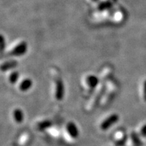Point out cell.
I'll return each mask as SVG.
<instances>
[{
    "label": "cell",
    "mask_w": 146,
    "mask_h": 146,
    "mask_svg": "<svg viewBox=\"0 0 146 146\" xmlns=\"http://www.w3.org/2000/svg\"><path fill=\"white\" fill-rule=\"evenodd\" d=\"M118 120H119V116L116 113H112L101 122L100 125V129L102 131H107L115 124L117 123Z\"/></svg>",
    "instance_id": "1"
},
{
    "label": "cell",
    "mask_w": 146,
    "mask_h": 146,
    "mask_svg": "<svg viewBox=\"0 0 146 146\" xmlns=\"http://www.w3.org/2000/svg\"><path fill=\"white\" fill-rule=\"evenodd\" d=\"M66 132L68 135L72 139H76L79 136V131L78 128L74 123L72 121L68 122L66 123L65 127Z\"/></svg>",
    "instance_id": "2"
},
{
    "label": "cell",
    "mask_w": 146,
    "mask_h": 146,
    "mask_svg": "<svg viewBox=\"0 0 146 146\" xmlns=\"http://www.w3.org/2000/svg\"><path fill=\"white\" fill-rule=\"evenodd\" d=\"M27 45L25 41H22L19 44H18L16 47H14L11 52L9 53L10 56H23L27 51Z\"/></svg>",
    "instance_id": "3"
},
{
    "label": "cell",
    "mask_w": 146,
    "mask_h": 146,
    "mask_svg": "<svg viewBox=\"0 0 146 146\" xmlns=\"http://www.w3.org/2000/svg\"><path fill=\"white\" fill-rule=\"evenodd\" d=\"M64 87L63 82L61 79H58L56 81V89H55V98L58 101H61L64 98Z\"/></svg>",
    "instance_id": "4"
},
{
    "label": "cell",
    "mask_w": 146,
    "mask_h": 146,
    "mask_svg": "<svg viewBox=\"0 0 146 146\" xmlns=\"http://www.w3.org/2000/svg\"><path fill=\"white\" fill-rule=\"evenodd\" d=\"M12 118L14 121L17 124H21L25 120V114L23 110L21 108H15L12 111Z\"/></svg>",
    "instance_id": "5"
},
{
    "label": "cell",
    "mask_w": 146,
    "mask_h": 146,
    "mask_svg": "<svg viewBox=\"0 0 146 146\" xmlns=\"http://www.w3.org/2000/svg\"><path fill=\"white\" fill-rule=\"evenodd\" d=\"M32 85V80L29 78H26L20 83L18 88H19V90L22 91V92H26V91H29V89L31 88Z\"/></svg>",
    "instance_id": "6"
},
{
    "label": "cell",
    "mask_w": 146,
    "mask_h": 146,
    "mask_svg": "<svg viewBox=\"0 0 146 146\" xmlns=\"http://www.w3.org/2000/svg\"><path fill=\"white\" fill-rule=\"evenodd\" d=\"M85 83L88 87L91 89H94L99 84V78L95 75H89L85 78Z\"/></svg>",
    "instance_id": "7"
},
{
    "label": "cell",
    "mask_w": 146,
    "mask_h": 146,
    "mask_svg": "<svg viewBox=\"0 0 146 146\" xmlns=\"http://www.w3.org/2000/svg\"><path fill=\"white\" fill-rule=\"evenodd\" d=\"M140 135L137 133L133 132L131 135V139L132 141L133 146H142L143 143H142L141 139H140Z\"/></svg>",
    "instance_id": "8"
},
{
    "label": "cell",
    "mask_w": 146,
    "mask_h": 146,
    "mask_svg": "<svg viewBox=\"0 0 146 146\" xmlns=\"http://www.w3.org/2000/svg\"><path fill=\"white\" fill-rule=\"evenodd\" d=\"M18 66V62L16 61H8L6 62L3 63L1 66V69L2 71H6L10 70V69L14 68Z\"/></svg>",
    "instance_id": "9"
},
{
    "label": "cell",
    "mask_w": 146,
    "mask_h": 146,
    "mask_svg": "<svg viewBox=\"0 0 146 146\" xmlns=\"http://www.w3.org/2000/svg\"><path fill=\"white\" fill-rule=\"evenodd\" d=\"M112 3L110 1H102V2H101L99 4V6H98V10L100 11L110 10V8H112Z\"/></svg>",
    "instance_id": "10"
},
{
    "label": "cell",
    "mask_w": 146,
    "mask_h": 146,
    "mask_svg": "<svg viewBox=\"0 0 146 146\" xmlns=\"http://www.w3.org/2000/svg\"><path fill=\"white\" fill-rule=\"evenodd\" d=\"M52 125V123L50 120H43L37 125V129L39 131H43L44 129H48Z\"/></svg>",
    "instance_id": "11"
},
{
    "label": "cell",
    "mask_w": 146,
    "mask_h": 146,
    "mask_svg": "<svg viewBox=\"0 0 146 146\" xmlns=\"http://www.w3.org/2000/svg\"><path fill=\"white\" fill-rule=\"evenodd\" d=\"M19 78V73L17 71H14L9 76V82L11 84H15L18 82Z\"/></svg>",
    "instance_id": "12"
},
{
    "label": "cell",
    "mask_w": 146,
    "mask_h": 146,
    "mask_svg": "<svg viewBox=\"0 0 146 146\" xmlns=\"http://www.w3.org/2000/svg\"><path fill=\"white\" fill-rule=\"evenodd\" d=\"M139 135L140 137L143 138H146V124L143 125L141 127L139 130Z\"/></svg>",
    "instance_id": "13"
},
{
    "label": "cell",
    "mask_w": 146,
    "mask_h": 146,
    "mask_svg": "<svg viewBox=\"0 0 146 146\" xmlns=\"http://www.w3.org/2000/svg\"><path fill=\"white\" fill-rule=\"evenodd\" d=\"M143 100L146 102V79L143 83Z\"/></svg>",
    "instance_id": "14"
},
{
    "label": "cell",
    "mask_w": 146,
    "mask_h": 146,
    "mask_svg": "<svg viewBox=\"0 0 146 146\" xmlns=\"http://www.w3.org/2000/svg\"><path fill=\"white\" fill-rule=\"evenodd\" d=\"M5 39H4V37L1 35V50H3V49H4V47H5Z\"/></svg>",
    "instance_id": "15"
},
{
    "label": "cell",
    "mask_w": 146,
    "mask_h": 146,
    "mask_svg": "<svg viewBox=\"0 0 146 146\" xmlns=\"http://www.w3.org/2000/svg\"><path fill=\"white\" fill-rule=\"evenodd\" d=\"M112 2H114V3H116V1H117V0H112Z\"/></svg>",
    "instance_id": "16"
},
{
    "label": "cell",
    "mask_w": 146,
    "mask_h": 146,
    "mask_svg": "<svg viewBox=\"0 0 146 146\" xmlns=\"http://www.w3.org/2000/svg\"><path fill=\"white\" fill-rule=\"evenodd\" d=\"M93 1H98V0H93Z\"/></svg>",
    "instance_id": "17"
}]
</instances>
